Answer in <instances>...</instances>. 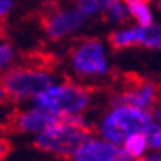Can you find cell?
<instances>
[{"instance_id": "cell-1", "label": "cell", "mask_w": 161, "mask_h": 161, "mask_svg": "<svg viewBox=\"0 0 161 161\" xmlns=\"http://www.w3.org/2000/svg\"><path fill=\"white\" fill-rule=\"evenodd\" d=\"M58 120L86 117L94 105V89L74 79L54 80L30 100Z\"/></svg>"}, {"instance_id": "cell-2", "label": "cell", "mask_w": 161, "mask_h": 161, "mask_svg": "<svg viewBox=\"0 0 161 161\" xmlns=\"http://www.w3.org/2000/svg\"><path fill=\"white\" fill-rule=\"evenodd\" d=\"M68 68L74 80L86 86L107 80L112 74L108 45L97 36H84L77 40L69 49Z\"/></svg>"}, {"instance_id": "cell-3", "label": "cell", "mask_w": 161, "mask_h": 161, "mask_svg": "<svg viewBox=\"0 0 161 161\" xmlns=\"http://www.w3.org/2000/svg\"><path fill=\"white\" fill-rule=\"evenodd\" d=\"M151 122L153 115L150 110L112 100L110 105H107L92 123V130L97 136L120 146L130 135L145 133Z\"/></svg>"}, {"instance_id": "cell-4", "label": "cell", "mask_w": 161, "mask_h": 161, "mask_svg": "<svg viewBox=\"0 0 161 161\" xmlns=\"http://www.w3.org/2000/svg\"><path fill=\"white\" fill-rule=\"evenodd\" d=\"M92 133V122L86 117H76L68 120H56L33 136L35 148L45 155L69 159L76 148Z\"/></svg>"}, {"instance_id": "cell-5", "label": "cell", "mask_w": 161, "mask_h": 161, "mask_svg": "<svg viewBox=\"0 0 161 161\" xmlns=\"http://www.w3.org/2000/svg\"><path fill=\"white\" fill-rule=\"evenodd\" d=\"M54 80L56 77L53 69L43 63H17L0 77V82L7 92V99L17 104L30 102L36 94L46 89Z\"/></svg>"}, {"instance_id": "cell-6", "label": "cell", "mask_w": 161, "mask_h": 161, "mask_svg": "<svg viewBox=\"0 0 161 161\" xmlns=\"http://www.w3.org/2000/svg\"><path fill=\"white\" fill-rule=\"evenodd\" d=\"M87 21L89 20L72 3L66 7H54L45 12V15L41 17V28L49 41H63L77 35Z\"/></svg>"}, {"instance_id": "cell-7", "label": "cell", "mask_w": 161, "mask_h": 161, "mask_svg": "<svg viewBox=\"0 0 161 161\" xmlns=\"http://www.w3.org/2000/svg\"><path fill=\"white\" fill-rule=\"evenodd\" d=\"M159 99H161L159 84L142 77L125 79L120 84L117 94L114 96V100L117 102H123V104L133 105L136 108H143V110H150V112L159 102Z\"/></svg>"}, {"instance_id": "cell-8", "label": "cell", "mask_w": 161, "mask_h": 161, "mask_svg": "<svg viewBox=\"0 0 161 161\" xmlns=\"http://www.w3.org/2000/svg\"><path fill=\"white\" fill-rule=\"evenodd\" d=\"M68 161H133L130 159L122 146L114 145L97 135L91 133L80 143Z\"/></svg>"}, {"instance_id": "cell-9", "label": "cell", "mask_w": 161, "mask_h": 161, "mask_svg": "<svg viewBox=\"0 0 161 161\" xmlns=\"http://www.w3.org/2000/svg\"><path fill=\"white\" fill-rule=\"evenodd\" d=\"M56 120L58 119H54L48 112L41 110V108L35 107V105H30V107H23L20 110H17L15 115L12 117L10 125L13 131H17L20 135L36 136Z\"/></svg>"}, {"instance_id": "cell-10", "label": "cell", "mask_w": 161, "mask_h": 161, "mask_svg": "<svg viewBox=\"0 0 161 161\" xmlns=\"http://www.w3.org/2000/svg\"><path fill=\"white\" fill-rule=\"evenodd\" d=\"M108 46L117 51L138 48V25L131 23L117 26L108 35Z\"/></svg>"}, {"instance_id": "cell-11", "label": "cell", "mask_w": 161, "mask_h": 161, "mask_svg": "<svg viewBox=\"0 0 161 161\" xmlns=\"http://www.w3.org/2000/svg\"><path fill=\"white\" fill-rule=\"evenodd\" d=\"M125 8L128 12V18L133 21L135 25H150L155 21L153 15V5L148 0H122Z\"/></svg>"}, {"instance_id": "cell-12", "label": "cell", "mask_w": 161, "mask_h": 161, "mask_svg": "<svg viewBox=\"0 0 161 161\" xmlns=\"http://www.w3.org/2000/svg\"><path fill=\"white\" fill-rule=\"evenodd\" d=\"M100 17L112 26L127 25V21L130 20L122 0H100Z\"/></svg>"}, {"instance_id": "cell-13", "label": "cell", "mask_w": 161, "mask_h": 161, "mask_svg": "<svg viewBox=\"0 0 161 161\" xmlns=\"http://www.w3.org/2000/svg\"><path fill=\"white\" fill-rule=\"evenodd\" d=\"M138 48L161 51V21H153L145 26L138 25Z\"/></svg>"}, {"instance_id": "cell-14", "label": "cell", "mask_w": 161, "mask_h": 161, "mask_svg": "<svg viewBox=\"0 0 161 161\" xmlns=\"http://www.w3.org/2000/svg\"><path fill=\"white\" fill-rule=\"evenodd\" d=\"M122 150L125 151V155L133 159V161H140L148 155V145H146V138L145 133H133L128 138L123 140V143L120 145Z\"/></svg>"}, {"instance_id": "cell-15", "label": "cell", "mask_w": 161, "mask_h": 161, "mask_svg": "<svg viewBox=\"0 0 161 161\" xmlns=\"http://www.w3.org/2000/svg\"><path fill=\"white\" fill-rule=\"evenodd\" d=\"M18 51L15 45L0 33V74H3L7 69H10L13 64H17Z\"/></svg>"}, {"instance_id": "cell-16", "label": "cell", "mask_w": 161, "mask_h": 161, "mask_svg": "<svg viewBox=\"0 0 161 161\" xmlns=\"http://www.w3.org/2000/svg\"><path fill=\"white\" fill-rule=\"evenodd\" d=\"M145 138L150 151H161V123L153 120L145 130Z\"/></svg>"}, {"instance_id": "cell-17", "label": "cell", "mask_w": 161, "mask_h": 161, "mask_svg": "<svg viewBox=\"0 0 161 161\" xmlns=\"http://www.w3.org/2000/svg\"><path fill=\"white\" fill-rule=\"evenodd\" d=\"M74 5L77 7V10L82 13V15L87 20H92V18H97L100 17V0H76Z\"/></svg>"}, {"instance_id": "cell-18", "label": "cell", "mask_w": 161, "mask_h": 161, "mask_svg": "<svg viewBox=\"0 0 161 161\" xmlns=\"http://www.w3.org/2000/svg\"><path fill=\"white\" fill-rule=\"evenodd\" d=\"M15 7H17V0H0V28L12 17Z\"/></svg>"}, {"instance_id": "cell-19", "label": "cell", "mask_w": 161, "mask_h": 161, "mask_svg": "<svg viewBox=\"0 0 161 161\" xmlns=\"http://www.w3.org/2000/svg\"><path fill=\"white\" fill-rule=\"evenodd\" d=\"M8 153H10V143L3 136H0V161H5Z\"/></svg>"}, {"instance_id": "cell-20", "label": "cell", "mask_w": 161, "mask_h": 161, "mask_svg": "<svg viewBox=\"0 0 161 161\" xmlns=\"http://www.w3.org/2000/svg\"><path fill=\"white\" fill-rule=\"evenodd\" d=\"M151 115H153V120L161 123V100L158 102V104L153 107V110H151Z\"/></svg>"}, {"instance_id": "cell-21", "label": "cell", "mask_w": 161, "mask_h": 161, "mask_svg": "<svg viewBox=\"0 0 161 161\" xmlns=\"http://www.w3.org/2000/svg\"><path fill=\"white\" fill-rule=\"evenodd\" d=\"M140 161H161V151H148V155Z\"/></svg>"}, {"instance_id": "cell-22", "label": "cell", "mask_w": 161, "mask_h": 161, "mask_svg": "<svg viewBox=\"0 0 161 161\" xmlns=\"http://www.w3.org/2000/svg\"><path fill=\"white\" fill-rule=\"evenodd\" d=\"M5 100H8V99H7V92H5V89H3L2 82H0V104H3Z\"/></svg>"}, {"instance_id": "cell-23", "label": "cell", "mask_w": 161, "mask_h": 161, "mask_svg": "<svg viewBox=\"0 0 161 161\" xmlns=\"http://www.w3.org/2000/svg\"><path fill=\"white\" fill-rule=\"evenodd\" d=\"M148 2H150V3L153 5V3H159V2H161V0H148Z\"/></svg>"}, {"instance_id": "cell-24", "label": "cell", "mask_w": 161, "mask_h": 161, "mask_svg": "<svg viewBox=\"0 0 161 161\" xmlns=\"http://www.w3.org/2000/svg\"><path fill=\"white\" fill-rule=\"evenodd\" d=\"M156 5H158V8L161 10V2H159V3H156Z\"/></svg>"}, {"instance_id": "cell-25", "label": "cell", "mask_w": 161, "mask_h": 161, "mask_svg": "<svg viewBox=\"0 0 161 161\" xmlns=\"http://www.w3.org/2000/svg\"><path fill=\"white\" fill-rule=\"evenodd\" d=\"M159 94H161V84H159Z\"/></svg>"}]
</instances>
